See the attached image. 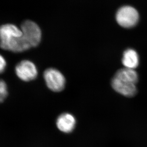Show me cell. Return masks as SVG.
<instances>
[{
  "instance_id": "cell-2",
  "label": "cell",
  "mask_w": 147,
  "mask_h": 147,
  "mask_svg": "<svg viewBox=\"0 0 147 147\" xmlns=\"http://www.w3.org/2000/svg\"><path fill=\"white\" fill-rule=\"evenodd\" d=\"M116 18L117 22L121 26L129 28L137 24L139 16L137 11L133 7L125 6L118 10Z\"/></svg>"
},
{
  "instance_id": "cell-3",
  "label": "cell",
  "mask_w": 147,
  "mask_h": 147,
  "mask_svg": "<svg viewBox=\"0 0 147 147\" xmlns=\"http://www.w3.org/2000/svg\"><path fill=\"white\" fill-rule=\"evenodd\" d=\"M48 87L53 92H61L65 85V79L60 71L54 68H49L43 74Z\"/></svg>"
},
{
  "instance_id": "cell-5",
  "label": "cell",
  "mask_w": 147,
  "mask_h": 147,
  "mask_svg": "<svg viewBox=\"0 0 147 147\" xmlns=\"http://www.w3.org/2000/svg\"><path fill=\"white\" fill-rule=\"evenodd\" d=\"M16 72L18 78L24 82L32 81L38 75L36 66L28 60H24L19 63L16 66Z\"/></svg>"
},
{
  "instance_id": "cell-9",
  "label": "cell",
  "mask_w": 147,
  "mask_h": 147,
  "mask_svg": "<svg viewBox=\"0 0 147 147\" xmlns=\"http://www.w3.org/2000/svg\"><path fill=\"white\" fill-rule=\"evenodd\" d=\"M114 77L122 81L136 84L138 81V75L134 69L125 68L119 69L115 74Z\"/></svg>"
},
{
  "instance_id": "cell-7",
  "label": "cell",
  "mask_w": 147,
  "mask_h": 147,
  "mask_svg": "<svg viewBox=\"0 0 147 147\" xmlns=\"http://www.w3.org/2000/svg\"><path fill=\"white\" fill-rule=\"evenodd\" d=\"M56 124L60 131L64 133H69L75 128L76 119L73 115L68 113H65L59 117Z\"/></svg>"
},
{
  "instance_id": "cell-8",
  "label": "cell",
  "mask_w": 147,
  "mask_h": 147,
  "mask_svg": "<svg viewBox=\"0 0 147 147\" xmlns=\"http://www.w3.org/2000/svg\"><path fill=\"white\" fill-rule=\"evenodd\" d=\"M122 61L125 68L134 69L139 65V56L135 50L128 49L124 53Z\"/></svg>"
},
{
  "instance_id": "cell-11",
  "label": "cell",
  "mask_w": 147,
  "mask_h": 147,
  "mask_svg": "<svg viewBox=\"0 0 147 147\" xmlns=\"http://www.w3.org/2000/svg\"><path fill=\"white\" fill-rule=\"evenodd\" d=\"M6 61L4 57L0 54V74L3 73L6 67Z\"/></svg>"
},
{
  "instance_id": "cell-10",
  "label": "cell",
  "mask_w": 147,
  "mask_h": 147,
  "mask_svg": "<svg viewBox=\"0 0 147 147\" xmlns=\"http://www.w3.org/2000/svg\"><path fill=\"white\" fill-rule=\"evenodd\" d=\"M7 85L4 81L0 80V102L4 100L7 97Z\"/></svg>"
},
{
  "instance_id": "cell-4",
  "label": "cell",
  "mask_w": 147,
  "mask_h": 147,
  "mask_svg": "<svg viewBox=\"0 0 147 147\" xmlns=\"http://www.w3.org/2000/svg\"><path fill=\"white\" fill-rule=\"evenodd\" d=\"M22 36V30L16 25L6 24L0 27V46L6 50L7 46Z\"/></svg>"
},
{
  "instance_id": "cell-6",
  "label": "cell",
  "mask_w": 147,
  "mask_h": 147,
  "mask_svg": "<svg viewBox=\"0 0 147 147\" xmlns=\"http://www.w3.org/2000/svg\"><path fill=\"white\" fill-rule=\"evenodd\" d=\"M111 86L116 92L126 96L132 97L137 93L136 84L114 77L111 81Z\"/></svg>"
},
{
  "instance_id": "cell-1",
  "label": "cell",
  "mask_w": 147,
  "mask_h": 147,
  "mask_svg": "<svg viewBox=\"0 0 147 147\" xmlns=\"http://www.w3.org/2000/svg\"><path fill=\"white\" fill-rule=\"evenodd\" d=\"M22 36L31 47H36L40 43L42 32L39 26L32 21L27 20L21 25Z\"/></svg>"
}]
</instances>
